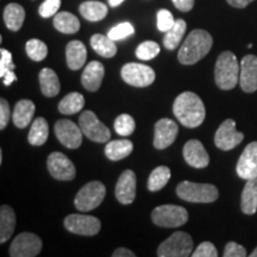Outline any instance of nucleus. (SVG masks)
Wrapping results in <instances>:
<instances>
[{
    "mask_svg": "<svg viewBox=\"0 0 257 257\" xmlns=\"http://www.w3.org/2000/svg\"><path fill=\"white\" fill-rule=\"evenodd\" d=\"M173 112L180 123L188 128L200 126L206 117V110L200 96L193 92L181 93L175 99Z\"/></svg>",
    "mask_w": 257,
    "mask_h": 257,
    "instance_id": "nucleus-1",
    "label": "nucleus"
},
{
    "mask_svg": "<svg viewBox=\"0 0 257 257\" xmlns=\"http://www.w3.org/2000/svg\"><path fill=\"white\" fill-rule=\"evenodd\" d=\"M212 44L213 38L207 31L195 29L186 37V41L180 48L178 55L180 63L189 66L199 62L210 53Z\"/></svg>",
    "mask_w": 257,
    "mask_h": 257,
    "instance_id": "nucleus-2",
    "label": "nucleus"
},
{
    "mask_svg": "<svg viewBox=\"0 0 257 257\" xmlns=\"http://www.w3.org/2000/svg\"><path fill=\"white\" fill-rule=\"evenodd\" d=\"M240 63L231 51H224L218 56L214 68V80L223 91H230L239 82Z\"/></svg>",
    "mask_w": 257,
    "mask_h": 257,
    "instance_id": "nucleus-3",
    "label": "nucleus"
},
{
    "mask_svg": "<svg viewBox=\"0 0 257 257\" xmlns=\"http://www.w3.org/2000/svg\"><path fill=\"white\" fill-rule=\"evenodd\" d=\"M176 194L180 199L189 202L208 204L216 201L219 192L216 186L211 184H197V182L182 181L176 187Z\"/></svg>",
    "mask_w": 257,
    "mask_h": 257,
    "instance_id": "nucleus-4",
    "label": "nucleus"
},
{
    "mask_svg": "<svg viewBox=\"0 0 257 257\" xmlns=\"http://www.w3.org/2000/svg\"><path fill=\"white\" fill-rule=\"evenodd\" d=\"M106 195V187L100 181H91L80 189L74 199L76 210L88 212L101 204Z\"/></svg>",
    "mask_w": 257,
    "mask_h": 257,
    "instance_id": "nucleus-5",
    "label": "nucleus"
},
{
    "mask_svg": "<svg viewBox=\"0 0 257 257\" xmlns=\"http://www.w3.org/2000/svg\"><path fill=\"white\" fill-rule=\"evenodd\" d=\"M193 239L188 233L178 231L169 238L161 243L157 249V256L160 257H187L192 255Z\"/></svg>",
    "mask_w": 257,
    "mask_h": 257,
    "instance_id": "nucleus-6",
    "label": "nucleus"
},
{
    "mask_svg": "<svg viewBox=\"0 0 257 257\" xmlns=\"http://www.w3.org/2000/svg\"><path fill=\"white\" fill-rule=\"evenodd\" d=\"M154 224L161 227H179L187 223L188 212L176 205H161L152 213Z\"/></svg>",
    "mask_w": 257,
    "mask_h": 257,
    "instance_id": "nucleus-7",
    "label": "nucleus"
},
{
    "mask_svg": "<svg viewBox=\"0 0 257 257\" xmlns=\"http://www.w3.org/2000/svg\"><path fill=\"white\" fill-rule=\"evenodd\" d=\"M79 125L83 135L93 142L105 143L111 138L110 128L98 119L94 112L83 111L79 118Z\"/></svg>",
    "mask_w": 257,
    "mask_h": 257,
    "instance_id": "nucleus-8",
    "label": "nucleus"
},
{
    "mask_svg": "<svg viewBox=\"0 0 257 257\" xmlns=\"http://www.w3.org/2000/svg\"><path fill=\"white\" fill-rule=\"evenodd\" d=\"M121 78L134 87H148L155 81V72L143 63H127L121 68Z\"/></svg>",
    "mask_w": 257,
    "mask_h": 257,
    "instance_id": "nucleus-9",
    "label": "nucleus"
},
{
    "mask_svg": "<svg viewBox=\"0 0 257 257\" xmlns=\"http://www.w3.org/2000/svg\"><path fill=\"white\" fill-rule=\"evenodd\" d=\"M64 227L69 232L81 236H94L100 231L101 223L98 218L86 214L72 213L64 219Z\"/></svg>",
    "mask_w": 257,
    "mask_h": 257,
    "instance_id": "nucleus-10",
    "label": "nucleus"
},
{
    "mask_svg": "<svg viewBox=\"0 0 257 257\" xmlns=\"http://www.w3.org/2000/svg\"><path fill=\"white\" fill-rule=\"evenodd\" d=\"M42 240L31 232L19 233L10 246L11 257H35L41 252Z\"/></svg>",
    "mask_w": 257,
    "mask_h": 257,
    "instance_id": "nucleus-11",
    "label": "nucleus"
},
{
    "mask_svg": "<svg viewBox=\"0 0 257 257\" xmlns=\"http://www.w3.org/2000/svg\"><path fill=\"white\" fill-rule=\"evenodd\" d=\"M244 134L236 130V121L233 119H226L218 127L214 135V144L220 150H231L243 142Z\"/></svg>",
    "mask_w": 257,
    "mask_h": 257,
    "instance_id": "nucleus-12",
    "label": "nucleus"
},
{
    "mask_svg": "<svg viewBox=\"0 0 257 257\" xmlns=\"http://www.w3.org/2000/svg\"><path fill=\"white\" fill-rule=\"evenodd\" d=\"M48 170L54 179L61 181H69L76 175V169L74 163L64 154L55 152L50 154L47 160Z\"/></svg>",
    "mask_w": 257,
    "mask_h": 257,
    "instance_id": "nucleus-13",
    "label": "nucleus"
},
{
    "mask_svg": "<svg viewBox=\"0 0 257 257\" xmlns=\"http://www.w3.org/2000/svg\"><path fill=\"white\" fill-rule=\"evenodd\" d=\"M82 130L68 119H61L55 124L57 140L68 149H78L82 143Z\"/></svg>",
    "mask_w": 257,
    "mask_h": 257,
    "instance_id": "nucleus-14",
    "label": "nucleus"
},
{
    "mask_svg": "<svg viewBox=\"0 0 257 257\" xmlns=\"http://www.w3.org/2000/svg\"><path fill=\"white\" fill-rule=\"evenodd\" d=\"M236 172L240 179H257V142H251L245 147L237 162Z\"/></svg>",
    "mask_w": 257,
    "mask_h": 257,
    "instance_id": "nucleus-15",
    "label": "nucleus"
},
{
    "mask_svg": "<svg viewBox=\"0 0 257 257\" xmlns=\"http://www.w3.org/2000/svg\"><path fill=\"white\" fill-rule=\"evenodd\" d=\"M179 126L174 120L162 118L155 124V136H154V147L156 149H166L172 146L176 140Z\"/></svg>",
    "mask_w": 257,
    "mask_h": 257,
    "instance_id": "nucleus-16",
    "label": "nucleus"
},
{
    "mask_svg": "<svg viewBox=\"0 0 257 257\" xmlns=\"http://www.w3.org/2000/svg\"><path fill=\"white\" fill-rule=\"evenodd\" d=\"M115 198L123 205L133 204L136 198V174L126 169L121 173L115 185Z\"/></svg>",
    "mask_w": 257,
    "mask_h": 257,
    "instance_id": "nucleus-17",
    "label": "nucleus"
},
{
    "mask_svg": "<svg viewBox=\"0 0 257 257\" xmlns=\"http://www.w3.org/2000/svg\"><path fill=\"white\" fill-rule=\"evenodd\" d=\"M239 85L246 93L257 91V56L246 55L240 61Z\"/></svg>",
    "mask_w": 257,
    "mask_h": 257,
    "instance_id": "nucleus-18",
    "label": "nucleus"
},
{
    "mask_svg": "<svg viewBox=\"0 0 257 257\" xmlns=\"http://www.w3.org/2000/svg\"><path fill=\"white\" fill-rule=\"evenodd\" d=\"M184 159L193 168H205L210 163V156L198 140H191L185 144Z\"/></svg>",
    "mask_w": 257,
    "mask_h": 257,
    "instance_id": "nucleus-19",
    "label": "nucleus"
},
{
    "mask_svg": "<svg viewBox=\"0 0 257 257\" xmlns=\"http://www.w3.org/2000/svg\"><path fill=\"white\" fill-rule=\"evenodd\" d=\"M105 75V68L99 61H92L86 66L81 76V83L87 91L95 92L100 88Z\"/></svg>",
    "mask_w": 257,
    "mask_h": 257,
    "instance_id": "nucleus-20",
    "label": "nucleus"
},
{
    "mask_svg": "<svg viewBox=\"0 0 257 257\" xmlns=\"http://www.w3.org/2000/svg\"><path fill=\"white\" fill-rule=\"evenodd\" d=\"M87 59V50L81 41H72L66 47V60L68 68L72 70L81 69Z\"/></svg>",
    "mask_w": 257,
    "mask_h": 257,
    "instance_id": "nucleus-21",
    "label": "nucleus"
},
{
    "mask_svg": "<svg viewBox=\"0 0 257 257\" xmlns=\"http://www.w3.org/2000/svg\"><path fill=\"white\" fill-rule=\"evenodd\" d=\"M36 106L29 99L19 100L15 106L14 113H12V120L18 128H25L31 123L34 118Z\"/></svg>",
    "mask_w": 257,
    "mask_h": 257,
    "instance_id": "nucleus-22",
    "label": "nucleus"
},
{
    "mask_svg": "<svg viewBox=\"0 0 257 257\" xmlns=\"http://www.w3.org/2000/svg\"><path fill=\"white\" fill-rule=\"evenodd\" d=\"M240 210L245 214H255L257 211V179L246 180L240 198Z\"/></svg>",
    "mask_w": 257,
    "mask_h": 257,
    "instance_id": "nucleus-23",
    "label": "nucleus"
},
{
    "mask_svg": "<svg viewBox=\"0 0 257 257\" xmlns=\"http://www.w3.org/2000/svg\"><path fill=\"white\" fill-rule=\"evenodd\" d=\"M41 91L48 98H53L60 93L61 85L59 76L50 68H43L40 72Z\"/></svg>",
    "mask_w": 257,
    "mask_h": 257,
    "instance_id": "nucleus-24",
    "label": "nucleus"
},
{
    "mask_svg": "<svg viewBox=\"0 0 257 257\" xmlns=\"http://www.w3.org/2000/svg\"><path fill=\"white\" fill-rule=\"evenodd\" d=\"M16 227V214L9 205L0 207V243H5L12 236Z\"/></svg>",
    "mask_w": 257,
    "mask_h": 257,
    "instance_id": "nucleus-25",
    "label": "nucleus"
},
{
    "mask_svg": "<svg viewBox=\"0 0 257 257\" xmlns=\"http://www.w3.org/2000/svg\"><path fill=\"white\" fill-rule=\"evenodd\" d=\"M25 19V10L23 6L11 3L4 9V22L5 25L11 31L21 30Z\"/></svg>",
    "mask_w": 257,
    "mask_h": 257,
    "instance_id": "nucleus-26",
    "label": "nucleus"
},
{
    "mask_svg": "<svg viewBox=\"0 0 257 257\" xmlns=\"http://www.w3.org/2000/svg\"><path fill=\"white\" fill-rule=\"evenodd\" d=\"M79 11L85 19L89 22H99L102 21L107 16L108 8L104 3L95 2V0H89L80 5Z\"/></svg>",
    "mask_w": 257,
    "mask_h": 257,
    "instance_id": "nucleus-27",
    "label": "nucleus"
},
{
    "mask_svg": "<svg viewBox=\"0 0 257 257\" xmlns=\"http://www.w3.org/2000/svg\"><path fill=\"white\" fill-rule=\"evenodd\" d=\"M91 47L98 55L105 59H111L117 54V46L113 40L101 34H95L91 37Z\"/></svg>",
    "mask_w": 257,
    "mask_h": 257,
    "instance_id": "nucleus-28",
    "label": "nucleus"
},
{
    "mask_svg": "<svg viewBox=\"0 0 257 257\" xmlns=\"http://www.w3.org/2000/svg\"><path fill=\"white\" fill-rule=\"evenodd\" d=\"M134 144L128 140L110 141L105 147V155L111 161H119L133 153Z\"/></svg>",
    "mask_w": 257,
    "mask_h": 257,
    "instance_id": "nucleus-29",
    "label": "nucleus"
},
{
    "mask_svg": "<svg viewBox=\"0 0 257 257\" xmlns=\"http://www.w3.org/2000/svg\"><path fill=\"white\" fill-rule=\"evenodd\" d=\"M48 137H49V125H48V121L42 117L36 118L31 125L30 131H29V143L35 147L43 146L47 142Z\"/></svg>",
    "mask_w": 257,
    "mask_h": 257,
    "instance_id": "nucleus-30",
    "label": "nucleus"
},
{
    "mask_svg": "<svg viewBox=\"0 0 257 257\" xmlns=\"http://www.w3.org/2000/svg\"><path fill=\"white\" fill-rule=\"evenodd\" d=\"M54 27L62 34L72 35L79 31L80 22L76 16L70 14V12L62 11L54 17Z\"/></svg>",
    "mask_w": 257,
    "mask_h": 257,
    "instance_id": "nucleus-31",
    "label": "nucleus"
},
{
    "mask_svg": "<svg viewBox=\"0 0 257 257\" xmlns=\"http://www.w3.org/2000/svg\"><path fill=\"white\" fill-rule=\"evenodd\" d=\"M187 24L184 19H176L174 25L166 32L165 38H163V46L168 50H174L176 47L181 43L182 38L186 34Z\"/></svg>",
    "mask_w": 257,
    "mask_h": 257,
    "instance_id": "nucleus-32",
    "label": "nucleus"
},
{
    "mask_svg": "<svg viewBox=\"0 0 257 257\" xmlns=\"http://www.w3.org/2000/svg\"><path fill=\"white\" fill-rule=\"evenodd\" d=\"M85 106V98L81 93L72 92L67 94L59 104V111L62 114H75Z\"/></svg>",
    "mask_w": 257,
    "mask_h": 257,
    "instance_id": "nucleus-33",
    "label": "nucleus"
},
{
    "mask_svg": "<svg viewBox=\"0 0 257 257\" xmlns=\"http://www.w3.org/2000/svg\"><path fill=\"white\" fill-rule=\"evenodd\" d=\"M16 66L12 62V55L9 50H0V76L4 80V85L10 86L12 82L17 80L15 74Z\"/></svg>",
    "mask_w": 257,
    "mask_h": 257,
    "instance_id": "nucleus-34",
    "label": "nucleus"
},
{
    "mask_svg": "<svg viewBox=\"0 0 257 257\" xmlns=\"http://www.w3.org/2000/svg\"><path fill=\"white\" fill-rule=\"evenodd\" d=\"M170 175V169L166 166H160L152 172V174L148 180V189L150 192H157L162 189L165 186L168 184Z\"/></svg>",
    "mask_w": 257,
    "mask_h": 257,
    "instance_id": "nucleus-35",
    "label": "nucleus"
},
{
    "mask_svg": "<svg viewBox=\"0 0 257 257\" xmlns=\"http://www.w3.org/2000/svg\"><path fill=\"white\" fill-rule=\"evenodd\" d=\"M25 50H27L28 56L30 57L35 62H40L43 61L48 55V47L44 42L37 38H32V40L27 42L25 46Z\"/></svg>",
    "mask_w": 257,
    "mask_h": 257,
    "instance_id": "nucleus-36",
    "label": "nucleus"
},
{
    "mask_svg": "<svg viewBox=\"0 0 257 257\" xmlns=\"http://www.w3.org/2000/svg\"><path fill=\"white\" fill-rule=\"evenodd\" d=\"M135 127H136V123H135V119L130 114L123 113L115 118L114 130L119 136H130V135L135 131Z\"/></svg>",
    "mask_w": 257,
    "mask_h": 257,
    "instance_id": "nucleus-37",
    "label": "nucleus"
},
{
    "mask_svg": "<svg viewBox=\"0 0 257 257\" xmlns=\"http://www.w3.org/2000/svg\"><path fill=\"white\" fill-rule=\"evenodd\" d=\"M160 54V46L154 41H146L141 43L136 49V56L142 61L155 59Z\"/></svg>",
    "mask_w": 257,
    "mask_h": 257,
    "instance_id": "nucleus-38",
    "label": "nucleus"
},
{
    "mask_svg": "<svg viewBox=\"0 0 257 257\" xmlns=\"http://www.w3.org/2000/svg\"><path fill=\"white\" fill-rule=\"evenodd\" d=\"M134 32L135 29L133 25L128 23V22H124V23H120L112 28L111 30L108 31L107 36L113 41H120L131 36V35H134Z\"/></svg>",
    "mask_w": 257,
    "mask_h": 257,
    "instance_id": "nucleus-39",
    "label": "nucleus"
},
{
    "mask_svg": "<svg viewBox=\"0 0 257 257\" xmlns=\"http://www.w3.org/2000/svg\"><path fill=\"white\" fill-rule=\"evenodd\" d=\"M175 23L172 12L168 10L162 9L157 12V29L161 32H167Z\"/></svg>",
    "mask_w": 257,
    "mask_h": 257,
    "instance_id": "nucleus-40",
    "label": "nucleus"
},
{
    "mask_svg": "<svg viewBox=\"0 0 257 257\" xmlns=\"http://www.w3.org/2000/svg\"><path fill=\"white\" fill-rule=\"evenodd\" d=\"M60 6L61 0H46L41 4L40 9H38V14L43 18H50L57 15Z\"/></svg>",
    "mask_w": 257,
    "mask_h": 257,
    "instance_id": "nucleus-41",
    "label": "nucleus"
},
{
    "mask_svg": "<svg viewBox=\"0 0 257 257\" xmlns=\"http://www.w3.org/2000/svg\"><path fill=\"white\" fill-rule=\"evenodd\" d=\"M193 257H217L218 251L213 243L211 242H202L200 245L195 249L194 252H192Z\"/></svg>",
    "mask_w": 257,
    "mask_h": 257,
    "instance_id": "nucleus-42",
    "label": "nucleus"
},
{
    "mask_svg": "<svg viewBox=\"0 0 257 257\" xmlns=\"http://www.w3.org/2000/svg\"><path fill=\"white\" fill-rule=\"evenodd\" d=\"M224 257H245L246 250L236 242H229L225 245Z\"/></svg>",
    "mask_w": 257,
    "mask_h": 257,
    "instance_id": "nucleus-43",
    "label": "nucleus"
},
{
    "mask_svg": "<svg viewBox=\"0 0 257 257\" xmlns=\"http://www.w3.org/2000/svg\"><path fill=\"white\" fill-rule=\"evenodd\" d=\"M11 112H10V105L8 100L2 99L0 100V130H4L8 126Z\"/></svg>",
    "mask_w": 257,
    "mask_h": 257,
    "instance_id": "nucleus-44",
    "label": "nucleus"
},
{
    "mask_svg": "<svg viewBox=\"0 0 257 257\" xmlns=\"http://www.w3.org/2000/svg\"><path fill=\"white\" fill-rule=\"evenodd\" d=\"M173 4L181 12H189L194 6L195 0H172Z\"/></svg>",
    "mask_w": 257,
    "mask_h": 257,
    "instance_id": "nucleus-45",
    "label": "nucleus"
},
{
    "mask_svg": "<svg viewBox=\"0 0 257 257\" xmlns=\"http://www.w3.org/2000/svg\"><path fill=\"white\" fill-rule=\"evenodd\" d=\"M112 256L113 257H135L136 255H135L131 250H128L126 248H118L117 250H114V252L112 253Z\"/></svg>",
    "mask_w": 257,
    "mask_h": 257,
    "instance_id": "nucleus-46",
    "label": "nucleus"
},
{
    "mask_svg": "<svg viewBox=\"0 0 257 257\" xmlns=\"http://www.w3.org/2000/svg\"><path fill=\"white\" fill-rule=\"evenodd\" d=\"M229 3V5L233 6L236 9H244L246 8L250 3H252L253 0H226Z\"/></svg>",
    "mask_w": 257,
    "mask_h": 257,
    "instance_id": "nucleus-47",
    "label": "nucleus"
},
{
    "mask_svg": "<svg viewBox=\"0 0 257 257\" xmlns=\"http://www.w3.org/2000/svg\"><path fill=\"white\" fill-rule=\"evenodd\" d=\"M123 2H124V0H108V3H110V6H112V8H117V6H119Z\"/></svg>",
    "mask_w": 257,
    "mask_h": 257,
    "instance_id": "nucleus-48",
    "label": "nucleus"
},
{
    "mask_svg": "<svg viewBox=\"0 0 257 257\" xmlns=\"http://www.w3.org/2000/svg\"><path fill=\"white\" fill-rule=\"evenodd\" d=\"M250 257H257V246H256V249L253 250L251 253H250Z\"/></svg>",
    "mask_w": 257,
    "mask_h": 257,
    "instance_id": "nucleus-49",
    "label": "nucleus"
}]
</instances>
